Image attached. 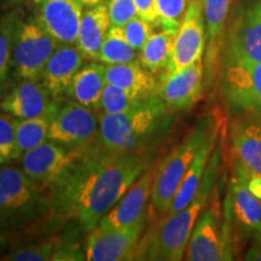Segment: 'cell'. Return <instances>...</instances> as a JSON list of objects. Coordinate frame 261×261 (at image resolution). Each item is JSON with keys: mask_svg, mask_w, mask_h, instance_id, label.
I'll return each instance as SVG.
<instances>
[{"mask_svg": "<svg viewBox=\"0 0 261 261\" xmlns=\"http://www.w3.org/2000/svg\"><path fill=\"white\" fill-rule=\"evenodd\" d=\"M151 165L145 152H114L96 143L76 155L48 188V213L90 232Z\"/></svg>", "mask_w": 261, "mask_h": 261, "instance_id": "6da1fadb", "label": "cell"}, {"mask_svg": "<svg viewBox=\"0 0 261 261\" xmlns=\"http://www.w3.org/2000/svg\"><path fill=\"white\" fill-rule=\"evenodd\" d=\"M221 148L215 146L194 200L184 210L156 220L140 237L133 260L179 261L184 259L198 218L207 207L220 174Z\"/></svg>", "mask_w": 261, "mask_h": 261, "instance_id": "7a4b0ae2", "label": "cell"}, {"mask_svg": "<svg viewBox=\"0 0 261 261\" xmlns=\"http://www.w3.org/2000/svg\"><path fill=\"white\" fill-rule=\"evenodd\" d=\"M171 113L161 98L152 94L125 113L100 114V143L114 152H144L171 125Z\"/></svg>", "mask_w": 261, "mask_h": 261, "instance_id": "3957f363", "label": "cell"}, {"mask_svg": "<svg viewBox=\"0 0 261 261\" xmlns=\"http://www.w3.org/2000/svg\"><path fill=\"white\" fill-rule=\"evenodd\" d=\"M221 121L220 116L207 114L191 127L179 144H177L156 166L152 184L148 218L156 221L168 213L185 173L194 161L196 154L210 136V133Z\"/></svg>", "mask_w": 261, "mask_h": 261, "instance_id": "277c9868", "label": "cell"}, {"mask_svg": "<svg viewBox=\"0 0 261 261\" xmlns=\"http://www.w3.org/2000/svg\"><path fill=\"white\" fill-rule=\"evenodd\" d=\"M248 177L246 169L233 162L223 212L234 254L248 243H261V200L248 189Z\"/></svg>", "mask_w": 261, "mask_h": 261, "instance_id": "5b68a950", "label": "cell"}, {"mask_svg": "<svg viewBox=\"0 0 261 261\" xmlns=\"http://www.w3.org/2000/svg\"><path fill=\"white\" fill-rule=\"evenodd\" d=\"M22 169L0 168V228L27 225L48 212L46 196Z\"/></svg>", "mask_w": 261, "mask_h": 261, "instance_id": "8992f818", "label": "cell"}, {"mask_svg": "<svg viewBox=\"0 0 261 261\" xmlns=\"http://www.w3.org/2000/svg\"><path fill=\"white\" fill-rule=\"evenodd\" d=\"M219 185H215L211 200L200 215L184 259L189 261H228L234 259L233 246L224 220Z\"/></svg>", "mask_w": 261, "mask_h": 261, "instance_id": "52a82bcc", "label": "cell"}, {"mask_svg": "<svg viewBox=\"0 0 261 261\" xmlns=\"http://www.w3.org/2000/svg\"><path fill=\"white\" fill-rule=\"evenodd\" d=\"M236 63H261V0H243L228 22L220 68Z\"/></svg>", "mask_w": 261, "mask_h": 261, "instance_id": "ba28073f", "label": "cell"}, {"mask_svg": "<svg viewBox=\"0 0 261 261\" xmlns=\"http://www.w3.org/2000/svg\"><path fill=\"white\" fill-rule=\"evenodd\" d=\"M220 92L231 115L253 114L261 117V63L223 65Z\"/></svg>", "mask_w": 261, "mask_h": 261, "instance_id": "9c48e42d", "label": "cell"}, {"mask_svg": "<svg viewBox=\"0 0 261 261\" xmlns=\"http://www.w3.org/2000/svg\"><path fill=\"white\" fill-rule=\"evenodd\" d=\"M60 44L38 19L22 21L14 48V65L18 76L23 80H40Z\"/></svg>", "mask_w": 261, "mask_h": 261, "instance_id": "30bf717a", "label": "cell"}, {"mask_svg": "<svg viewBox=\"0 0 261 261\" xmlns=\"http://www.w3.org/2000/svg\"><path fill=\"white\" fill-rule=\"evenodd\" d=\"M207 45V33L203 16L202 0H189V5L182 18L180 27L178 28L177 37L171 60L162 73V77H167L184 68L203 60Z\"/></svg>", "mask_w": 261, "mask_h": 261, "instance_id": "8fae6325", "label": "cell"}, {"mask_svg": "<svg viewBox=\"0 0 261 261\" xmlns=\"http://www.w3.org/2000/svg\"><path fill=\"white\" fill-rule=\"evenodd\" d=\"M48 139L74 149L99 142V120L92 108L70 102L58 108L48 128Z\"/></svg>", "mask_w": 261, "mask_h": 261, "instance_id": "7c38bea8", "label": "cell"}, {"mask_svg": "<svg viewBox=\"0 0 261 261\" xmlns=\"http://www.w3.org/2000/svg\"><path fill=\"white\" fill-rule=\"evenodd\" d=\"M155 171L156 166L150 165L130 185L120 201L100 219L97 227L100 230H119L146 223Z\"/></svg>", "mask_w": 261, "mask_h": 261, "instance_id": "4fadbf2b", "label": "cell"}, {"mask_svg": "<svg viewBox=\"0 0 261 261\" xmlns=\"http://www.w3.org/2000/svg\"><path fill=\"white\" fill-rule=\"evenodd\" d=\"M57 142H45L21 156L22 171L40 190L48 189L76 155Z\"/></svg>", "mask_w": 261, "mask_h": 261, "instance_id": "5bb4252c", "label": "cell"}, {"mask_svg": "<svg viewBox=\"0 0 261 261\" xmlns=\"http://www.w3.org/2000/svg\"><path fill=\"white\" fill-rule=\"evenodd\" d=\"M145 223L119 230L94 227L87 236L85 256L89 261L133 260Z\"/></svg>", "mask_w": 261, "mask_h": 261, "instance_id": "9a60e30c", "label": "cell"}, {"mask_svg": "<svg viewBox=\"0 0 261 261\" xmlns=\"http://www.w3.org/2000/svg\"><path fill=\"white\" fill-rule=\"evenodd\" d=\"M228 142L233 162L248 174L261 175V117L253 114H234L228 127Z\"/></svg>", "mask_w": 261, "mask_h": 261, "instance_id": "2e32d148", "label": "cell"}, {"mask_svg": "<svg viewBox=\"0 0 261 261\" xmlns=\"http://www.w3.org/2000/svg\"><path fill=\"white\" fill-rule=\"evenodd\" d=\"M203 86L204 62L200 60L178 73L162 77L155 94L161 98L169 112H182L200 99Z\"/></svg>", "mask_w": 261, "mask_h": 261, "instance_id": "e0dca14e", "label": "cell"}, {"mask_svg": "<svg viewBox=\"0 0 261 261\" xmlns=\"http://www.w3.org/2000/svg\"><path fill=\"white\" fill-rule=\"evenodd\" d=\"M233 0H202L207 33L204 57V85L211 87L220 71V57Z\"/></svg>", "mask_w": 261, "mask_h": 261, "instance_id": "ac0fdd59", "label": "cell"}, {"mask_svg": "<svg viewBox=\"0 0 261 261\" xmlns=\"http://www.w3.org/2000/svg\"><path fill=\"white\" fill-rule=\"evenodd\" d=\"M54 98L46 86L39 83V80H24L10 91L0 107L18 120L34 119L60 108Z\"/></svg>", "mask_w": 261, "mask_h": 261, "instance_id": "d6986e66", "label": "cell"}, {"mask_svg": "<svg viewBox=\"0 0 261 261\" xmlns=\"http://www.w3.org/2000/svg\"><path fill=\"white\" fill-rule=\"evenodd\" d=\"M83 14V4L77 0H45L38 21L61 44H76Z\"/></svg>", "mask_w": 261, "mask_h": 261, "instance_id": "ffe728a7", "label": "cell"}, {"mask_svg": "<svg viewBox=\"0 0 261 261\" xmlns=\"http://www.w3.org/2000/svg\"><path fill=\"white\" fill-rule=\"evenodd\" d=\"M84 55L75 44H60L42 73V84L55 98L67 94L71 81L84 65Z\"/></svg>", "mask_w": 261, "mask_h": 261, "instance_id": "44dd1931", "label": "cell"}, {"mask_svg": "<svg viewBox=\"0 0 261 261\" xmlns=\"http://www.w3.org/2000/svg\"><path fill=\"white\" fill-rule=\"evenodd\" d=\"M223 130V122H220L215 128L210 133V136L205 138L203 144L196 154L194 161L189 167L188 172L185 173L184 178L180 182L177 194H175L173 202L169 208L168 213L166 215H171L177 213V212L184 210L190 202L194 200L195 195L197 194L198 188H200L202 179L207 169L208 162L212 156V152L214 151L215 146L218 145L219 138ZM165 215V217H166Z\"/></svg>", "mask_w": 261, "mask_h": 261, "instance_id": "7402d4cb", "label": "cell"}, {"mask_svg": "<svg viewBox=\"0 0 261 261\" xmlns=\"http://www.w3.org/2000/svg\"><path fill=\"white\" fill-rule=\"evenodd\" d=\"M108 84L116 85L138 99L155 94L158 89L154 74L146 69L139 61L121 64H106Z\"/></svg>", "mask_w": 261, "mask_h": 261, "instance_id": "603a6c76", "label": "cell"}, {"mask_svg": "<svg viewBox=\"0 0 261 261\" xmlns=\"http://www.w3.org/2000/svg\"><path fill=\"white\" fill-rule=\"evenodd\" d=\"M112 27L107 4L89 8L83 14L76 46L86 60L99 62V54L107 33Z\"/></svg>", "mask_w": 261, "mask_h": 261, "instance_id": "cb8c5ba5", "label": "cell"}, {"mask_svg": "<svg viewBox=\"0 0 261 261\" xmlns=\"http://www.w3.org/2000/svg\"><path fill=\"white\" fill-rule=\"evenodd\" d=\"M106 85V65L93 62L81 67L71 81L67 94L74 102L92 109H99V102Z\"/></svg>", "mask_w": 261, "mask_h": 261, "instance_id": "d4e9b609", "label": "cell"}, {"mask_svg": "<svg viewBox=\"0 0 261 261\" xmlns=\"http://www.w3.org/2000/svg\"><path fill=\"white\" fill-rule=\"evenodd\" d=\"M178 29L162 28V31L151 33L139 55V62L152 74L165 71L171 60L173 45Z\"/></svg>", "mask_w": 261, "mask_h": 261, "instance_id": "484cf974", "label": "cell"}, {"mask_svg": "<svg viewBox=\"0 0 261 261\" xmlns=\"http://www.w3.org/2000/svg\"><path fill=\"white\" fill-rule=\"evenodd\" d=\"M57 110L34 119L17 120L16 127V139H17V151L21 158L24 152L42 144L48 139V128L51 121L56 115Z\"/></svg>", "mask_w": 261, "mask_h": 261, "instance_id": "4316f807", "label": "cell"}, {"mask_svg": "<svg viewBox=\"0 0 261 261\" xmlns=\"http://www.w3.org/2000/svg\"><path fill=\"white\" fill-rule=\"evenodd\" d=\"M22 21L21 12L16 10L0 18V84L8 76L10 67L14 63L16 37Z\"/></svg>", "mask_w": 261, "mask_h": 261, "instance_id": "83f0119b", "label": "cell"}, {"mask_svg": "<svg viewBox=\"0 0 261 261\" xmlns=\"http://www.w3.org/2000/svg\"><path fill=\"white\" fill-rule=\"evenodd\" d=\"M136 60L137 50L127 41L122 27L112 25L100 48L99 62L104 64H121Z\"/></svg>", "mask_w": 261, "mask_h": 261, "instance_id": "f1b7e54d", "label": "cell"}, {"mask_svg": "<svg viewBox=\"0 0 261 261\" xmlns=\"http://www.w3.org/2000/svg\"><path fill=\"white\" fill-rule=\"evenodd\" d=\"M58 244L55 240L39 241L10 249L0 260L6 261H48L54 260Z\"/></svg>", "mask_w": 261, "mask_h": 261, "instance_id": "f546056e", "label": "cell"}, {"mask_svg": "<svg viewBox=\"0 0 261 261\" xmlns=\"http://www.w3.org/2000/svg\"><path fill=\"white\" fill-rule=\"evenodd\" d=\"M140 100L142 99L133 97L121 87L107 83L100 98L99 109L103 114L125 113L136 107Z\"/></svg>", "mask_w": 261, "mask_h": 261, "instance_id": "4dcf8cb0", "label": "cell"}, {"mask_svg": "<svg viewBox=\"0 0 261 261\" xmlns=\"http://www.w3.org/2000/svg\"><path fill=\"white\" fill-rule=\"evenodd\" d=\"M17 120L8 113L0 115V165L19 158L16 139Z\"/></svg>", "mask_w": 261, "mask_h": 261, "instance_id": "1f68e13d", "label": "cell"}, {"mask_svg": "<svg viewBox=\"0 0 261 261\" xmlns=\"http://www.w3.org/2000/svg\"><path fill=\"white\" fill-rule=\"evenodd\" d=\"M189 0H156V22L162 28L178 29L184 18Z\"/></svg>", "mask_w": 261, "mask_h": 261, "instance_id": "d6a6232c", "label": "cell"}, {"mask_svg": "<svg viewBox=\"0 0 261 261\" xmlns=\"http://www.w3.org/2000/svg\"><path fill=\"white\" fill-rule=\"evenodd\" d=\"M122 31L130 46L135 47L137 51H142L146 40L152 33V22L136 16L128 23L123 25Z\"/></svg>", "mask_w": 261, "mask_h": 261, "instance_id": "836d02e7", "label": "cell"}, {"mask_svg": "<svg viewBox=\"0 0 261 261\" xmlns=\"http://www.w3.org/2000/svg\"><path fill=\"white\" fill-rule=\"evenodd\" d=\"M107 6L112 25L123 27L133 17L138 16L135 0H109Z\"/></svg>", "mask_w": 261, "mask_h": 261, "instance_id": "e575fe53", "label": "cell"}, {"mask_svg": "<svg viewBox=\"0 0 261 261\" xmlns=\"http://www.w3.org/2000/svg\"><path fill=\"white\" fill-rule=\"evenodd\" d=\"M136 8H137V15L139 17L146 19V21L156 22V0H135Z\"/></svg>", "mask_w": 261, "mask_h": 261, "instance_id": "d590c367", "label": "cell"}, {"mask_svg": "<svg viewBox=\"0 0 261 261\" xmlns=\"http://www.w3.org/2000/svg\"><path fill=\"white\" fill-rule=\"evenodd\" d=\"M248 189L255 197L261 200V175L260 174H249L248 177Z\"/></svg>", "mask_w": 261, "mask_h": 261, "instance_id": "8d00e7d4", "label": "cell"}, {"mask_svg": "<svg viewBox=\"0 0 261 261\" xmlns=\"http://www.w3.org/2000/svg\"><path fill=\"white\" fill-rule=\"evenodd\" d=\"M244 260L261 261V243H253L248 247L247 252L244 253Z\"/></svg>", "mask_w": 261, "mask_h": 261, "instance_id": "74e56055", "label": "cell"}, {"mask_svg": "<svg viewBox=\"0 0 261 261\" xmlns=\"http://www.w3.org/2000/svg\"><path fill=\"white\" fill-rule=\"evenodd\" d=\"M11 248V237L8 233L0 232V259L9 252Z\"/></svg>", "mask_w": 261, "mask_h": 261, "instance_id": "f35d334b", "label": "cell"}, {"mask_svg": "<svg viewBox=\"0 0 261 261\" xmlns=\"http://www.w3.org/2000/svg\"><path fill=\"white\" fill-rule=\"evenodd\" d=\"M77 2H80L83 6H86V8H92V6L103 4L107 0H77Z\"/></svg>", "mask_w": 261, "mask_h": 261, "instance_id": "ab89813d", "label": "cell"}, {"mask_svg": "<svg viewBox=\"0 0 261 261\" xmlns=\"http://www.w3.org/2000/svg\"><path fill=\"white\" fill-rule=\"evenodd\" d=\"M29 2L34 3V4H37V5H40L42 2H45V0H29Z\"/></svg>", "mask_w": 261, "mask_h": 261, "instance_id": "60d3db41", "label": "cell"}]
</instances>
